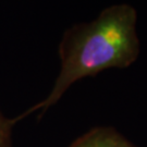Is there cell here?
I'll list each match as a JSON object with an SVG mask.
<instances>
[{"instance_id":"6da1fadb","label":"cell","mask_w":147,"mask_h":147,"mask_svg":"<svg viewBox=\"0 0 147 147\" xmlns=\"http://www.w3.org/2000/svg\"><path fill=\"white\" fill-rule=\"evenodd\" d=\"M61 70L46 99L22 113L47 110L74 82L111 68H127L140 55L136 11L129 5H110L89 23H80L64 33L59 47Z\"/></svg>"},{"instance_id":"7a4b0ae2","label":"cell","mask_w":147,"mask_h":147,"mask_svg":"<svg viewBox=\"0 0 147 147\" xmlns=\"http://www.w3.org/2000/svg\"><path fill=\"white\" fill-rule=\"evenodd\" d=\"M69 147H136L110 127H96L79 137Z\"/></svg>"},{"instance_id":"3957f363","label":"cell","mask_w":147,"mask_h":147,"mask_svg":"<svg viewBox=\"0 0 147 147\" xmlns=\"http://www.w3.org/2000/svg\"><path fill=\"white\" fill-rule=\"evenodd\" d=\"M14 122L0 113V147H11V127Z\"/></svg>"}]
</instances>
